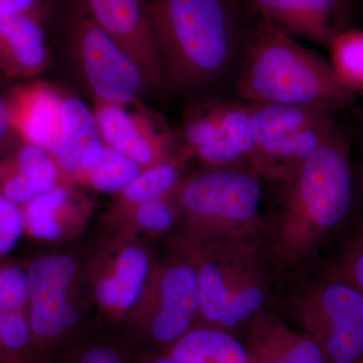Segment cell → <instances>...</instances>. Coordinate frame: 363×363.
Wrapping results in <instances>:
<instances>
[{"label":"cell","instance_id":"1","mask_svg":"<svg viewBox=\"0 0 363 363\" xmlns=\"http://www.w3.org/2000/svg\"><path fill=\"white\" fill-rule=\"evenodd\" d=\"M164 85L202 91L234 66L248 30L240 0H147Z\"/></svg>","mask_w":363,"mask_h":363},{"label":"cell","instance_id":"2","mask_svg":"<svg viewBox=\"0 0 363 363\" xmlns=\"http://www.w3.org/2000/svg\"><path fill=\"white\" fill-rule=\"evenodd\" d=\"M283 183L274 245L281 259L292 262L314 252L350 214L355 181L345 133L338 128Z\"/></svg>","mask_w":363,"mask_h":363},{"label":"cell","instance_id":"3","mask_svg":"<svg viewBox=\"0 0 363 363\" xmlns=\"http://www.w3.org/2000/svg\"><path fill=\"white\" fill-rule=\"evenodd\" d=\"M238 90L248 104L338 109L357 96L339 81L330 61L262 20L248 30Z\"/></svg>","mask_w":363,"mask_h":363},{"label":"cell","instance_id":"4","mask_svg":"<svg viewBox=\"0 0 363 363\" xmlns=\"http://www.w3.org/2000/svg\"><path fill=\"white\" fill-rule=\"evenodd\" d=\"M200 319L235 335L264 314L269 295L259 250L245 240H225L193 248Z\"/></svg>","mask_w":363,"mask_h":363},{"label":"cell","instance_id":"5","mask_svg":"<svg viewBox=\"0 0 363 363\" xmlns=\"http://www.w3.org/2000/svg\"><path fill=\"white\" fill-rule=\"evenodd\" d=\"M179 218L188 226L191 248L245 240L259 221L262 190L259 175L242 167L211 168L182 181L173 192Z\"/></svg>","mask_w":363,"mask_h":363},{"label":"cell","instance_id":"6","mask_svg":"<svg viewBox=\"0 0 363 363\" xmlns=\"http://www.w3.org/2000/svg\"><path fill=\"white\" fill-rule=\"evenodd\" d=\"M30 283L28 317L38 362L65 347L80 332V284L84 269L72 253L38 255L26 264Z\"/></svg>","mask_w":363,"mask_h":363},{"label":"cell","instance_id":"7","mask_svg":"<svg viewBox=\"0 0 363 363\" xmlns=\"http://www.w3.org/2000/svg\"><path fill=\"white\" fill-rule=\"evenodd\" d=\"M62 30L100 105L124 106L150 88L138 64L93 21L81 0H61Z\"/></svg>","mask_w":363,"mask_h":363},{"label":"cell","instance_id":"8","mask_svg":"<svg viewBox=\"0 0 363 363\" xmlns=\"http://www.w3.org/2000/svg\"><path fill=\"white\" fill-rule=\"evenodd\" d=\"M294 316L323 352L327 363H355L363 357V295L333 274L296 301Z\"/></svg>","mask_w":363,"mask_h":363},{"label":"cell","instance_id":"9","mask_svg":"<svg viewBox=\"0 0 363 363\" xmlns=\"http://www.w3.org/2000/svg\"><path fill=\"white\" fill-rule=\"evenodd\" d=\"M200 319L199 288L194 257L152 271L142 298L126 318L152 342L168 347Z\"/></svg>","mask_w":363,"mask_h":363},{"label":"cell","instance_id":"10","mask_svg":"<svg viewBox=\"0 0 363 363\" xmlns=\"http://www.w3.org/2000/svg\"><path fill=\"white\" fill-rule=\"evenodd\" d=\"M88 281L100 312L112 323L126 320L152 272L150 253L133 234L114 231L91 257Z\"/></svg>","mask_w":363,"mask_h":363},{"label":"cell","instance_id":"11","mask_svg":"<svg viewBox=\"0 0 363 363\" xmlns=\"http://www.w3.org/2000/svg\"><path fill=\"white\" fill-rule=\"evenodd\" d=\"M93 21L138 64L150 88L164 86V74L147 0H81Z\"/></svg>","mask_w":363,"mask_h":363},{"label":"cell","instance_id":"12","mask_svg":"<svg viewBox=\"0 0 363 363\" xmlns=\"http://www.w3.org/2000/svg\"><path fill=\"white\" fill-rule=\"evenodd\" d=\"M277 30L293 38H303L325 49L345 30L351 0H240Z\"/></svg>","mask_w":363,"mask_h":363},{"label":"cell","instance_id":"13","mask_svg":"<svg viewBox=\"0 0 363 363\" xmlns=\"http://www.w3.org/2000/svg\"><path fill=\"white\" fill-rule=\"evenodd\" d=\"M94 113L105 145L143 169L174 160L171 136L157 131L147 117L131 114L119 105H99Z\"/></svg>","mask_w":363,"mask_h":363},{"label":"cell","instance_id":"14","mask_svg":"<svg viewBox=\"0 0 363 363\" xmlns=\"http://www.w3.org/2000/svg\"><path fill=\"white\" fill-rule=\"evenodd\" d=\"M25 236L35 242L59 245L77 238L91 217L89 203L64 182L21 206Z\"/></svg>","mask_w":363,"mask_h":363},{"label":"cell","instance_id":"15","mask_svg":"<svg viewBox=\"0 0 363 363\" xmlns=\"http://www.w3.org/2000/svg\"><path fill=\"white\" fill-rule=\"evenodd\" d=\"M52 155L16 138L0 150V195L23 206L61 183Z\"/></svg>","mask_w":363,"mask_h":363},{"label":"cell","instance_id":"16","mask_svg":"<svg viewBox=\"0 0 363 363\" xmlns=\"http://www.w3.org/2000/svg\"><path fill=\"white\" fill-rule=\"evenodd\" d=\"M104 145L94 112L77 97L63 99L61 133L52 156L62 182L78 183Z\"/></svg>","mask_w":363,"mask_h":363},{"label":"cell","instance_id":"17","mask_svg":"<svg viewBox=\"0 0 363 363\" xmlns=\"http://www.w3.org/2000/svg\"><path fill=\"white\" fill-rule=\"evenodd\" d=\"M45 18L23 13L0 18V73L9 79L37 75L47 61Z\"/></svg>","mask_w":363,"mask_h":363},{"label":"cell","instance_id":"18","mask_svg":"<svg viewBox=\"0 0 363 363\" xmlns=\"http://www.w3.org/2000/svg\"><path fill=\"white\" fill-rule=\"evenodd\" d=\"M245 345L250 363H327L310 336L264 314L248 328Z\"/></svg>","mask_w":363,"mask_h":363},{"label":"cell","instance_id":"19","mask_svg":"<svg viewBox=\"0 0 363 363\" xmlns=\"http://www.w3.org/2000/svg\"><path fill=\"white\" fill-rule=\"evenodd\" d=\"M13 99L16 135L52 156L61 133L63 100L43 86L14 90Z\"/></svg>","mask_w":363,"mask_h":363},{"label":"cell","instance_id":"20","mask_svg":"<svg viewBox=\"0 0 363 363\" xmlns=\"http://www.w3.org/2000/svg\"><path fill=\"white\" fill-rule=\"evenodd\" d=\"M333 116L325 117L278 145L257 152L250 161V169L272 180L281 183L288 181L337 130Z\"/></svg>","mask_w":363,"mask_h":363},{"label":"cell","instance_id":"21","mask_svg":"<svg viewBox=\"0 0 363 363\" xmlns=\"http://www.w3.org/2000/svg\"><path fill=\"white\" fill-rule=\"evenodd\" d=\"M253 131L255 150L264 152L286 138H290L325 117L333 116L339 111L328 105H291L279 104H248ZM252 161V160H250Z\"/></svg>","mask_w":363,"mask_h":363},{"label":"cell","instance_id":"22","mask_svg":"<svg viewBox=\"0 0 363 363\" xmlns=\"http://www.w3.org/2000/svg\"><path fill=\"white\" fill-rule=\"evenodd\" d=\"M181 363H250L245 345L233 334L197 325L164 348Z\"/></svg>","mask_w":363,"mask_h":363},{"label":"cell","instance_id":"23","mask_svg":"<svg viewBox=\"0 0 363 363\" xmlns=\"http://www.w3.org/2000/svg\"><path fill=\"white\" fill-rule=\"evenodd\" d=\"M180 177L181 167L178 160L143 169L140 175L119 193L118 199L106 219L109 226L136 205L173 192L180 183Z\"/></svg>","mask_w":363,"mask_h":363},{"label":"cell","instance_id":"24","mask_svg":"<svg viewBox=\"0 0 363 363\" xmlns=\"http://www.w3.org/2000/svg\"><path fill=\"white\" fill-rule=\"evenodd\" d=\"M173 192L131 208L111 224V228L135 236L138 233L156 235L166 233L179 218Z\"/></svg>","mask_w":363,"mask_h":363},{"label":"cell","instance_id":"25","mask_svg":"<svg viewBox=\"0 0 363 363\" xmlns=\"http://www.w3.org/2000/svg\"><path fill=\"white\" fill-rule=\"evenodd\" d=\"M142 171L140 164L105 145L96 162L78 183L99 192L119 194Z\"/></svg>","mask_w":363,"mask_h":363},{"label":"cell","instance_id":"26","mask_svg":"<svg viewBox=\"0 0 363 363\" xmlns=\"http://www.w3.org/2000/svg\"><path fill=\"white\" fill-rule=\"evenodd\" d=\"M331 64L346 89L363 92V30H343L329 48Z\"/></svg>","mask_w":363,"mask_h":363},{"label":"cell","instance_id":"27","mask_svg":"<svg viewBox=\"0 0 363 363\" xmlns=\"http://www.w3.org/2000/svg\"><path fill=\"white\" fill-rule=\"evenodd\" d=\"M220 112V135L250 164L255 150V131L250 105L221 102Z\"/></svg>","mask_w":363,"mask_h":363},{"label":"cell","instance_id":"28","mask_svg":"<svg viewBox=\"0 0 363 363\" xmlns=\"http://www.w3.org/2000/svg\"><path fill=\"white\" fill-rule=\"evenodd\" d=\"M30 283L26 264L4 259L0 262V310L28 308Z\"/></svg>","mask_w":363,"mask_h":363},{"label":"cell","instance_id":"29","mask_svg":"<svg viewBox=\"0 0 363 363\" xmlns=\"http://www.w3.org/2000/svg\"><path fill=\"white\" fill-rule=\"evenodd\" d=\"M221 102L210 104L202 111L195 112L189 117L184 126L183 138L189 154L216 140L220 133Z\"/></svg>","mask_w":363,"mask_h":363},{"label":"cell","instance_id":"30","mask_svg":"<svg viewBox=\"0 0 363 363\" xmlns=\"http://www.w3.org/2000/svg\"><path fill=\"white\" fill-rule=\"evenodd\" d=\"M25 236V222L20 205L0 195V262L7 259Z\"/></svg>","mask_w":363,"mask_h":363},{"label":"cell","instance_id":"31","mask_svg":"<svg viewBox=\"0 0 363 363\" xmlns=\"http://www.w3.org/2000/svg\"><path fill=\"white\" fill-rule=\"evenodd\" d=\"M334 274L345 279L363 295V230L344 248Z\"/></svg>","mask_w":363,"mask_h":363},{"label":"cell","instance_id":"32","mask_svg":"<svg viewBox=\"0 0 363 363\" xmlns=\"http://www.w3.org/2000/svg\"><path fill=\"white\" fill-rule=\"evenodd\" d=\"M69 363H128L125 351L108 342L89 344L76 352Z\"/></svg>","mask_w":363,"mask_h":363},{"label":"cell","instance_id":"33","mask_svg":"<svg viewBox=\"0 0 363 363\" xmlns=\"http://www.w3.org/2000/svg\"><path fill=\"white\" fill-rule=\"evenodd\" d=\"M60 0H0V18L16 14L35 13L49 18Z\"/></svg>","mask_w":363,"mask_h":363},{"label":"cell","instance_id":"34","mask_svg":"<svg viewBox=\"0 0 363 363\" xmlns=\"http://www.w3.org/2000/svg\"><path fill=\"white\" fill-rule=\"evenodd\" d=\"M18 138L14 130L13 92L0 90V150Z\"/></svg>","mask_w":363,"mask_h":363},{"label":"cell","instance_id":"35","mask_svg":"<svg viewBox=\"0 0 363 363\" xmlns=\"http://www.w3.org/2000/svg\"><path fill=\"white\" fill-rule=\"evenodd\" d=\"M147 363H181L178 360L174 359L173 357H169V355H164V357L155 358V359L150 360Z\"/></svg>","mask_w":363,"mask_h":363},{"label":"cell","instance_id":"36","mask_svg":"<svg viewBox=\"0 0 363 363\" xmlns=\"http://www.w3.org/2000/svg\"><path fill=\"white\" fill-rule=\"evenodd\" d=\"M358 185H359L360 193H362L363 197V167L360 169L359 179H358Z\"/></svg>","mask_w":363,"mask_h":363},{"label":"cell","instance_id":"37","mask_svg":"<svg viewBox=\"0 0 363 363\" xmlns=\"http://www.w3.org/2000/svg\"><path fill=\"white\" fill-rule=\"evenodd\" d=\"M0 363H4V357H2L1 350H0Z\"/></svg>","mask_w":363,"mask_h":363},{"label":"cell","instance_id":"38","mask_svg":"<svg viewBox=\"0 0 363 363\" xmlns=\"http://www.w3.org/2000/svg\"><path fill=\"white\" fill-rule=\"evenodd\" d=\"M355 363H363V357L362 358H360L359 360H357V362Z\"/></svg>","mask_w":363,"mask_h":363}]
</instances>
